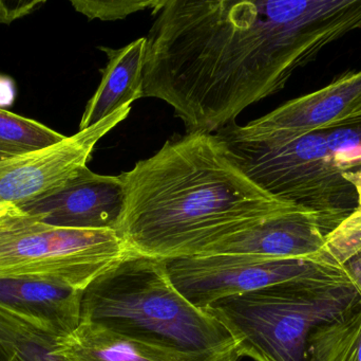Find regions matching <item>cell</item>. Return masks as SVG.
Masks as SVG:
<instances>
[{
	"label": "cell",
	"instance_id": "obj_9",
	"mask_svg": "<svg viewBox=\"0 0 361 361\" xmlns=\"http://www.w3.org/2000/svg\"><path fill=\"white\" fill-rule=\"evenodd\" d=\"M361 112V70L349 71L324 88L286 102L243 126L231 123L222 131L242 140L295 138L345 129Z\"/></svg>",
	"mask_w": 361,
	"mask_h": 361
},
{
	"label": "cell",
	"instance_id": "obj_14",
	"mask_svg": "<svg viewBox=\"0 0 361 361\" xmlns=\"http://www.w3.org/2000/svg\"><path fill=\"white\" fill-rule=\"evenodd\" d=\"M55 354L63 361H186L177 354L80 321L69 335L57 339Z\"/></svg>",
	"mask_w": 361,
	"mask_h": 361
},
{
	"label": "cell",
	"instance_id": "obj_1",
	"mask_svg": "<svg viewBox=\"0 0 361 361\" xmlns=\"http://www.w3.org/2000/svg\"><path fill=\"white\" fill-rule=\"evenodd\" d=\"M152 14L143 97L171 106L187 134L235 122L361 30V0H161Z\"/></svg>",
	"mask_w": 361,
	"mask_h": 361
},
{
	"label": "cell",
	"instance_id": "obj_19",
	"mask_svg": "<svg viewBox=\"0 0 361 361\" xmlns=\"http://www.w3.org/2000/svg\"><path fill=\"white\" fill-rule=\"evenodd\" d=\"M46 4L44 0L32 1H2L0 0V23L10 25L16 19L27 16Z\"/></svg>",
	"mask_w": 361,
	"mask_h": 361
},
{
	"label": "cell",
	"instance_id": "obj_13",
	"mask_svg": "<svg viewBox=\"0 0 361 361\" xmlns=\"http://www.w3.org/2000/svg\"><path fill=\"white\" fill-rule=\"evenodd\" d=\"M146 37L120 49L99 47L107 54L99 88L89 100L80 123V131L101 122L110 114L143 97V71Z\"/></svg>",
	"mask_w": 361,
	"mask_h": 361
},
{
	"label": "cell",
	"instance_id": "obj_12",
	"mask_svg": "<svg viewBox=\"0 0 361 361\" xmlns=\"http://www.w3.org/2000/svg\"><path fill=\"white\" fill-rule=\"evenodd\" d=\"M85 290L33 280H0V311L56 338L80 322Z\"/></svg>",
	"mask_w": 361,
	"mask_h": 361
},
{
	"label": "cell",
	"instance_id": "obj_25",
	"mask_svg": "<svg viewBox=\"0 0 361 361\" xmlns=\"http://www.w3.org/2000/svg\"><path fill=\"white\" fill-rule=\"evenodd\" d=\"M0 361H11V360H8V358L6 357V356L4 355V354L2 353L1 351H0Z\"/></svg>",
	"mask_w": 361,
	"mask_h": 361
},
{
	"label": "cell",
	"instance_id": "obj_17",
	"mask_svg": "<svg viewBox=\"0 0 361 361\" xmlns=\"http://www.w3.org/2000/svg\"><path fill=\"white\" fill-rule=\"evenodd\" d=\"M361 254V199L358 207L334 230L326 235L324 245L314 256V262L341 268Z\"/></svg>",
	"mask_w": 361,
	"mask_h": 361
},
{
	"label": "cell",
	"instance_id": "obj_2",
	"mask_svg": "<svg viewBox=\"0 0 361 361\" xmlns=\"http://www.w3.org/2000/svg\"><path fill=\"white\" fill-rule=\"evenodd\" d=\"M120 176L125 203L116 232L131 251L162 261L199 256L301 208L255 184L216 134L169 140Z\"/></svg>",
	"mask_w": 361,
	"mask_h": 361
},
{
	"label": "cell",
	"instance_id": "obj_6",
	"mask_svg": "<svg viewBox=\"0 0 361 361\" xmlns=\"http://www.w3.org/2000/svg\"><path fill=\"white\" fill-rule=\"evenodd\" d=\"M131 252L114 230L52 226L23 212L0 218V280L85 290Z\"/></svg>",
	"mask_w": 361,
	"mask_h": 361
},
{
	"label": "cell",
	"instance_id": "obj_24",
	"mask_svg": "<svg viewBox=\"0 0 361 361\" xmlns=\"http://www.w3.org/2000/svg\"><path fill=\"white\" fill-rule=\"evenodd\" d=\"M240 358L241 357H240L239 353L235 349L225 354V355H223L222 357L219 358L216 361H240Z\"/></svg>",
	"mask_w": 361,
	"mask_h": 361
},
{
	"label": "cell",
	"instance_id": "obj_16",
	"mask_svg": "<svg viewBox=\"0 0 361 361\" xmlns=\"http://www.w3.org/2000/svg\"><path fill=\"white\" fill-rule=\"evenodd\" d=\"M66 136L33 120L0 107V162L52 146Z\"/></svg>",
	"mask_w": 361,
	"mask_h": 361
},
{
	"label": "cell",
	"instance_id": "obj_23",
	"mask_svg": "<svg viewBox=\"0 0 361 361\" xmlns=\"http://www.w3.org/2000/svg\"><path fill=\"white\" fill-rule=\"evenodd\" d=\"M360 169L356 170V171H348L347 175L348 178L355 184L356 188H357L358 194H360V199L361 197V156L360 158Z\"/></svg>",
	"mask_w": 361,
	"mask_h": 361
},
{
	"label": "cell",
	"instance_id": "obj_18",
	"mask_svg": "<svg viewBox=\"0 0 361 361\" xmlns=\"http://www.w3.org/2000/svg\"><path fill=\"white\" fill-rule=\"evenodd\" d=\"M161 0H72L71 4L89 19L104 21L125 19L140 11L154 10Z\"/></svg>",
	"mask_w": 361,
	"mask_h": 361
},
{
	"label": "cell",
	"instance_id": "obj_7",
	"mask_svg": "<svg viewBox=\"0 0 361 361\" xmlns=\"http://www.w3.org/2000/svg\"><path fill=\"white\" fill-rule=\"evenodd\" d=\"M163 262L178 292L204 311L221 299L276 284L347 275L343 268L312 260H276L244 254L182 256Z\"/></svg>",
	"mask_w": 361,
	"mask_h": 361
},
{
	"label": "cell",
	"instance_id": "obj_21",
	"mask_svg": "<svg viewBox=\"0 0 361 361\" xmlns=\"http://www.w3.org/2000/svg\"><path fill=\"white\" fill-rule=\"evenodd\" d=\"M14 100L13 84L8 78H0V105L12 104Z\"/></svg>",
	"mask_w": 361,
	"mask_h": 361
},
{
	"label": "cell",
	"instance_id": "obj_26",
	"mask_svg": "<svg viewBox=\"0 0 361 361\" xmlns=\"http://www.w3.org/2000/svg\"><path fill=\"white\" fill-rule=\"evenodd\" d=\"M358 117H360V118H358V121L361 123V112H360V114H358Z\"/></svg>",
	"mask_w": 361,
	"mask_h": 361
},
{
	"label": "cell",
	"instance_id": "obj_3",
	"mask_svg": "<svg viewBox=\"0 0 361 361\" xmlns=\"http://www.w3.org/2000/svg\"><path fill=\"white\" fill-rule=\"evenodd\" d=\"M80 321L99 324L186 361H216L235 349L214 316L178 292L162 260L135 252L85 290Z\"/></svg>",
	"mask_w": 361,
	"mask_h": 361
},
{
	"label": "cell",
	"instance_id": "obj_11",
	"mask_svg": "<svg viewBox=\"0 0 361 361\" xmlns=\"http://www.w3.org/2000/svg\"><path fill=\"white\" fill-rule=\"evenodd\" d=\"M339 224L305 208L274 216L204 250L199 256L244 254L276 260H312Z\"/></svg>",
	"mask_w": 361,
	"mask_h": 361
},
{
	"label": "cell",
	"instance_id": "obj_22",
	"mask_svg": "<svg viewBox=\"0 0 361 361\" xmlns=\"http://www.w3.org/2000/svg\"><path fill=\"white\" fill-rule=\"evenodd\" d=\"M20 212L23 211L16 206L11 205V203H6V201L0 199V218L8 215V214L20 213Z\"/></svg>",
	"mask_w": 361,
	"mask_h": 361
},
{
	"label": "cell",
	"instance_id": "obj_8",
	"mask_svg": "<svg viewBox=\"0 0 361 361\" xmlns=\"http://www.w3.org/2000/svg\"><path fill=\"white\" fill-rule=\"evenodd\" d=\"M131 105L52 146L0 162V199L21 207L67 184L88 167L97 143L126 120Z\"/></svg>",
	"mask_w": 361,
	"mask_h": 361
},
{
	"label": "cell",
	"instance_id": "obj_5",
	"mask_svg": "<svg viewBox=\"0 0 361 361\" xmlns=\"http://www.w3.org/2000/svg\"><path fill=\"white\" fill-rule=\"evenodd\" d=\"M326 133L262 140L238 139L222 129L214 134L265 192L341 224L360 205V194Z\"/></svg>",
	"mask_w": 361,
	"mask_h": 361
},
{
	"label": "cell",
	"instance_id": "obj_20",
	"mask_svg": "<svg viewBox=\"0 0 361 361\" xmlns=\"http://www.w3.org/2000/svg\"><path fill=\"white\" fill-rule=\"evenodd\" d=\"M341 268L347 273L352 283L355 286L361 297V254L345 263Z\"/></svg>",
	"mask_w": 361,
	"mask_h": 361
},
{
	"label": "cell",
	"instance_id": "obj_4",
	"mask_svg": "<svg viewBox=\"0 0 361 361\" xmlns=\"http://www.w3.org/2000/svg\"><path fill=\"white\" fill-rule=\"evenodd\" d=\"M361 304L347 275L297 280L227 297L206 311L231 335L240 357L307 361L312 333Z\"/></svg>",
	"mask_w": 361,
	"mask_h": 361
},
{
	"label": "cell",
	"instance_id": "obj_10",
	"mask_svg": "<svg viewBox=\"0 0 361 361\" xmlns=\"http://www.w3.org/2000/svg\"><path fill=\"white\" fill-rule=\"evenodd\" d=\"M124 203L120 175H99L86 167L61 188L19 209L52 226L116 231Z\"/></svg>",
	"mask_w": 361,
	"mask_h": 361
},
{
	"label": "cell",
	"instance_id": "obj_15",
	"mask_svg": "<svg viewBox=\"0 0 361 361\" xmlns=\"http://www.w3.org/2000/svg\"><path fill=\"white\" fill-rule=\"evenodd\" d=\"M307 360L361 361V304L312 333Z\"/></svg>",
	"mask_w": 361,
	"mask_h": 361
}]
</instances>
